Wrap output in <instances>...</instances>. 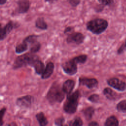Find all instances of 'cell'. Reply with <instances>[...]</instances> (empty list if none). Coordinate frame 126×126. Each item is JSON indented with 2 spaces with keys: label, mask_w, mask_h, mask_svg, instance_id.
Here are the masks:
<instances>
[{
  "label": "cell",
  "mask_w": 126,
  "mask_h": 126,
  "mask_svg": "<svg viewBox=\"0 0 126 126\" xmlns=\"http://www.w3.org/2000/svg\"><path fill=\"white\" fill-rule=\"evenodd\" d=\"M65 93L57 83H54L46 95V98L51 104L61 103L64 98Z\"/></svg>",
  "instance_id": "2"
},
{
  "label": "cell",
  "mask_w": 126,
  "mask_h": 126,
  "mask_svg": "<svg viewBox=\"0 0 126 126\" xmlns=\"http://www.w3.org/2000/svg\"><path fill=\"white\" fill-rule=\"evenodd\" d=\"M54 63L52 62H49L47 64L42 74H41V78L45 79L49 78L50 76L52 74L54 71Z\"/></svg>",
  "instance_id": "14"
},
{
  "label": "cell",
  "mask_w": 126,
  "mask_h": 126,
  "mask_svg": "<svg viewBox=\"0 0 126 126\" xmlns=\"http://www.w3.org/2000/svg\"><path fill=\"white\" fill-rule=\"evenodd\" d=\"M35 26L41 30H46L48 29V25L43 17H38L36 19L35 22Z\"/></svg>",
  "instance_id": "16"
},
{
  "label": "cell",
  "mask_w": 126,
  "mask_h": 126,
  "mask_svg": "<svg viewBox=\"0 0 126 126\" xmlns=\"http://www.w3.org/2000/svg\"><path fill=\"white\" fill-rule=\"evenodd\" d=\"M20 26L19 23L13 21H9L4 26L2 27L1 24L0 27V40H4L8 34L14 29L17 28Z\"/></svg>",
  "instance_id": "5"
},
{
  "label": "cell",
  "mask_w": 126,
  "mask_h": 126,
  "mask_svg": "<svg viewBox=\"0 0 126 126\" xmlns=\"http://www.w3.org/2000/svg\"><path fill=\"white\" fill-rule=\"evenodd\" d=\"M103 93L107 99L111 100L116 99L118 96L116 93L109 88H104L103 91Z\"/></svg>",
  "instance_id": "15"
},
{
  "label": "cell",
  "mask_w": 126,
  "mask_h": 126,
  "mask_svg": "<svg viewBox=\"0 0 126 126\" xmlns=\"http://www.w3.org/2000/svg\"><path fill=\"white\" fill-rule=\"evenodd\" d=\"M125 0V1H126V0Z\"/></svg>",
  "instance_id": "38"
},
{
  "label": "cell",
  "mask_w": 126,
  "mask_h": 126,
  "mask_svg": "<svg viewBox=\"0 0 126 126\" xmlns=\"http://www.w3.org/2000/svg\"><path fill=\"white\" fill-rule=\"evenodd\" d=\"M6 108L5 107H3L2 108H1V109L0 110V116L1 117V121H3L2 120V118L5 113V112H6Z\"/></svg>",
  "instance_id": "30"
},
{
  "label": "cell",
  "mask_w": 126,
  "mask_h": 126,
  "mask_svg": "<svg viewBox=\"0 0 126 126\" xmlns=\"http://www.w3.org/2000/svg\"><path fill=\"white\" fill-rule=\"evenodd\" d=\"M125 48H126V47H125L124 44H122V45L120 46V47L119 48V49L118 50V54H121L122 52H123V51H124Z\"/></svg>",
  "instance_id": "31"
},
{
  "label": "cell",
  "mask_w": 126,
  "mask_h": 126,
  "mask_svg": "<svg viewBox=\"0 0 126 126\" xmlns=\"http://www.w3.org/2000/svg\"><path fill=\"white\" fill-rule=\"evenodd\" d=\"M5 126H17V125L14 122H12L9 124H7Z\"/></svg>",
  "instance_id": "34"
},
{
  "label": "cell",
  "mask_w": 126,
  "mask_h": 126,
  "mask_svg": "<svg viewBox=\"0 0 126 126\" xmlns=\"http://www.w3.org/2000/svg\"><path fill=\"white\" fill-rule=\"evenodd\" d=\"M87 59V56L85 54L80 55L79 56H76L72 58V60L75 62V63H85Z\"/></svg>",
  "instance_id": "21"
},
{
  "label": "cell",
  "mask_w": 126,
  "mask_h": 126,
  "mask_svg": "<svg viewBox=\"0 0 126 126\" xmlns=\"http://www.w3.org/2000/svg\"><path fill=\"white\" fill-rule=\"evenodd\" d=\"M74 30V28L73 27L68 26V27H66L65 28V29L64 30L63 33L64 34H66L68 35L72 33V32H73Z\"/></svg>",
  "instance_id": "27"
},
{
  "label": "cell",
  "mask_w": 126,
  "mask_h": 126,
  "mask_svg": "<svg viewBox=\"0 0 126 126\" xmlns=\"http://www.w3.org/2000/svg\"><path fill=\"white\" fill-rule=\"evenodd\" d=\"M7 2V0H0V4L1 5H2L6 3Z\"/></svg>",
  "instance_id": "35"
},
{
  "label": "cell",
  "mask_w": 126,
  "mask_h": 126,
  "mask_svg": "<svg viewBox=\"0 0 126 126\" xmlns=\"http://www.w3.org/2000/svg\"><path fill=\"white\" fill-rule=\"evenodd\" d=\"M37 55L32 53H28L18 56L14 61L13 68L17 69L27 65H30L32 61Z\"/></svg>",
  "instance_id": "4"
},
{
  "label": "cell",
  "mask_w": 126,
  "mask_h": 126,
  "mask_svg": "<svg viewBox=\"0 0 126 126\" xmlns=\"http://www.w3.org/2000/svg\"><path fill=\"white\" fill-rule=\"evenodd\" d=\"M94 109L92 106L87 107L83 110V114L87 120L89 121L92 119V116L94 113Z\"/></svg>",
  "instance_id": "20"
},
{
  "label": "cell",
  "mask_w": 126,
  "mask_h": 126,
  "mask_svg": "<svg viewBox=\"0 0 126 126\" xmlns=\"http://www.w3.org/2000/svg\"><path fill=\"white\" fill-rule=\"evenodd\" d=\"M99 99V96L98 94H93L92 95H91L88 98V99L93 103H96L98 102V100Z\"/></svg>",
  "instance_id": "25"
},
{
  "label": "cell",
  "mask_w": 126,
  "mask_h": 126,
  "mask_svg": "<svg viewBox=\"0 0 126 126\" xmlns=\"http://www.w3.org/2000/svg\"><path fill=\"white\" fill-rule=\"evenodd\" d=\"M30 66L34 67L35 71L37 74H42L45 69L43 63L39 60L38 57L32 62Z\"/></svg>",
  "instance_id": "12"
},
{
  "label": "cell",
  "mask_w": 126,
  "mask_h": 126,
  "mask_svg": "<svg viewBox=\"0 0 126 126\" xmlns=\"http://www.w3.org/2000/svg\"><path fill=\"white\" fill-rule=\"evenodd\" d=\"M40 48H41V44L39 42L37 41L30 47V52L35 54L39 51V50L40 49Z\"/></svg>",
  "instance_id": "24"
},
{
  "label": "cell",
  "mask_w": 126,
  "mask_h": 126,
  "mask_svg": "<svg viewBox=\"0 0 126 126\" xmlns=\"http://www.w3.org/2000/svg\"><path fill=\"white\" fill-rule=\"evenodd\" d=\"M62 126H68L66 125H63Z\"/></svg>",
  "instance_id": "37"
},
{
  "label": "cell",
  "mask_w": 126,
  "mask_h": 126,
  "mask_svg": "<svg viewBox=\"0 0 126 126\" xmlns=\"http://www.w3.org/2000/svg\"><path fill=\"white\" fill-rule=\"evenodd\" d=\"M62 67L64 72L70 75L75 74L77 71V64L72 59L63 63Z\"/></svg>",
  "instance_id": "7"
},
{
  "label": "cell",
  "mask_w": 126,
  "mask_h": 126,
  "mask_svg": "<svg viewBox=\"0 0 126 126\" xmlns=\"http://www.w3.org/2000/svg\"><path fill=\"white\" fill-rule=\"evenodd\" d=\"M119 121L117 118L114 116H111L106 120L104 126H118Z\"/></svg>",
  "instance_id": "18"
},
{
  "label": "cell",
  "mask_w": 126,
  "mask_h": 126,
  "mask_svg": "<svg viewBox=\"0 0 126 126\" xmlns=\"http://www.w3.org/2000/svg\"><path fill=\"white\" fill-rule=\"evenodd\" d=\"M64 118L63 117H60L58 118H57L55 120V124L57 126H62L63 124V123L64 122Z\"/></svg>",
  "instance_id": "28"
},
{
  "label": "cell",
  "mask_w": 126,
  "mask_h": 126,
  "mask_svg": "<svg viewBox=\"0 0 126 126\" xmlns=\"http://www.w3.org/2000/svg\"><path fill=\"white\" fill-rule=\"evenodd\" d=\"M34 101V97L31 95H26L17 98L16 104L20 107L28 108L31 107Z\"/></svg>",
  "instance_id": "8"
},
{
  "label": "cell",
  "mask_w": 126,
  "mask_h": 126,
  "mask_svg": "<svg viewBox=\"0 0 126 126\" xmlns=\"http://www.w3.org/2000/svg\"><path fill=\"white\" fill-rule=\"evenodd\" d=\"M35 117L40 126H46L48 124V121L43 112L38 113L36 114Z\"/></svg>",
  "instance_id": "17"
},
{
  "label": "cell",
  "mask_w": 126,
  "mask_h": 126,
  "mask_svg": "<svg viewBox=\"0 0 126 126\" xmlns=\"http://www.w3.org/2000/svg\"><path fill=\"white\" fill-rule=\"evenodd\" d=\"M83 125V122L82 119L79 117H76L70 121L69 126H82Z\"/></svg>",
  "instance_id": "22"
},
{
  "label": "cell",
  "mask_w": 126,
  "mask_h": 126,
  "mask_svg": "<svg viewBox=\"0 0 126 126\" xmlns=\"http://www.w3.org/2000/svg\"><path fill=\"white\" fill-rule=\"evenodd\" d=\"M88 126H99V125L97 122L92 121L89 124Z\"/></svg>",
  "instance_id": "32"
},
{
  "label": "cell",
  "mask_w": 126,
  "mask_h": 126,
  "mask_svg": "<svg viewBox=\"0 0 126 126\" xmlns=\"http://www.w3.org/2000/svg\"><path fill=\"white\" fill-rule=\"evenodd\" d=\"M80 96V92L75 91L74 93L67 95V99L63 105L64 111L68 114H73L77 110L78 99Z\"/></svg>",
  "instance_id": "3"
},
{
  "label": "cell",
  "mask_w": 126,
  "mask_h": 126,
  "mask_svg": "<svg viewBox=\"0 0 126 126\" xmlns=\"http://www.w3.org/2000/svg\"><path fill=\"white\" fill-rule=\"evenodd\" d=\"M124 45H125V47H126V41H125V43Z\"/></svg>",
  "instance_id": "36"
},
{
  "label": "cell",
  "mask_w": 126,
  "mask_h": 126,
  "mask_svg": "<svg viewBox=\"0 0 126 126\" xmlns=\"http://www.w3.org/2000/svg\"><path fill=\"white\" fill-rule=\"evenodd\" d=\"M75 86V82L73 80H67L65 81L62 86L63 91L67 95L71 94Z\"/></svg>",
  "instance_id": "13"
},
{
  "label": "cell",
  "mask_w": 126,
  "mask_h": 126,
  "mask_svg": "<svg viewBox=\"0 0 126 126\" xmlns=\"http://www.w3.org/2000/svg\"><path fill=\"white\" fill-rule=\"evenodd\" d=\"M98 2L102 5L104 6H110L113 4L114 1L113 0H97Z\"/></svg>",
  "instance_id": "26"
},
{
  "label": "cell",
  "mask_w": 126,
  "mask_h": 126,
  "mask_svg": "<svg viewBox=\"0 0 126 126\" xmlns=\"http://www.w3.org/2000/svg\"><path fill=\"white\" fill-rule=\"evenodd\" d=\"M29 46L28 44L23 40L22 42L19 44L15 47V52L17 54H21L28 49Z\"/></svg>",
  "instance_id": "19"
},
{
  "label": "cell",
  "mask_w": 126,
  "mask_h": 126,
  "mask_svg": "<svg viewBox=\"0 0 126 126\" xmlns=\"http://www.w3.org/2000/svg\"><path fill=\"white\" fill-rule=\"evenodd\" d=\"M85 39V36L81 32H73L67 35L66 42L68 43H74L79 45L83 43Z\"/></svg>",
  "instance_id": "6"
},
{
  "label": "cell",
  "mask_w": 126,
  "mask_h": 126,
  "mask_svg": "<svg viewBox=\"0 0 126 126\" xmlns=\"http://www.w3.org/2000/svg\"><path fill=\"white\" fill-rule=\"evenodd\" d=\"M69 4L73 7L78 6L81 2V0H67Z\"/></svg>",
  "instance_id": "29"
},
{
  "label": "cell",
  "mask_w": 126,
  "mask_h": 126,
  "mask_svg": "<svg viewBox=\"0 0 126 126\" xmlns=\"http://www.w3.org/2000/svg\"><path fill=\"white\" fill-rule=\"evenodd\" d=\"M17 4V8L16 11L19 14H24L28 12L30 7L29 0H18Z\"/></svg>",
  "instance_id": "11"
},
{
  "label": "cell",
  "mask_w": 126,
  "mask_h": 126,
  "mask_svg": "<svg viewBox=\"0 0 126 126\" xmlns=\"http://www.w3.org/2000/svg\"><path fill=\"white\" fill-rule=\"evenodd\" d=\"M116 108L119 112L126 113V99L119 102L117 105Z\"/></svg>",
  "instance_id": "23"
},
{
  "label": "cell",
  "mask_w": 126,
  "mask_h": 126,
  "mask_svg": "<svg viewBox=\"0 0 126 126\" xmlns=\"http://www.w3.org/2000/svg\"><path fill=\"white\" fill-rule=\"evenodd\" d=\"M107 84L110 86L120 91H124L126 90V83L117 78H110L107 80Z\"/></svg>",
  "instance_id": "9"
},
{
  "label": "cell",
  "mask_w": 126,
  "mask_h": 126,
  "mask_svg": "<svg viewBox=\"0 0 126 126\" xmlns=\"http://www.w3.org/2000/svg\"><path fill=\"white\" fill-rule=\"evenodd\" d=\"M108 26V21L102 18L92 19L86 23V29L95 35H99L103 33Z\"/></svg>",
  "instance_id": "1"
},
{
  "label": "cell",
  "mask_w": 126,
  "mask_h": 126,
  "mask_svg": "<svg viewBox=\"0 0 126 126\" xmlns=\"http://www.w3.org/2000/svg\"><path fill=\"white\" fill-rule=\"evenodd\" d=\"M58 0H44L45 2H48L49 3H53L56 1H57Z\"/></svg>",
  "instance_id": "33"
},
{
  "label": "cell",
  "mask_w": 126,
  "mask_h": 126,
  "mask_svg": "<svg viewBox=\"0 0 126 126\" xmlns=\"http://www.w3.org/2000/svg\"><path fill=\"white\" fill-rule=\"evenodd\" d=\"M79 81L80 85L85 86L90 89L95 88L98 85L97 79L94 78L80 77L79 78Z\"/></svg>",
  "instance_id": "10"
}]
</instances>
